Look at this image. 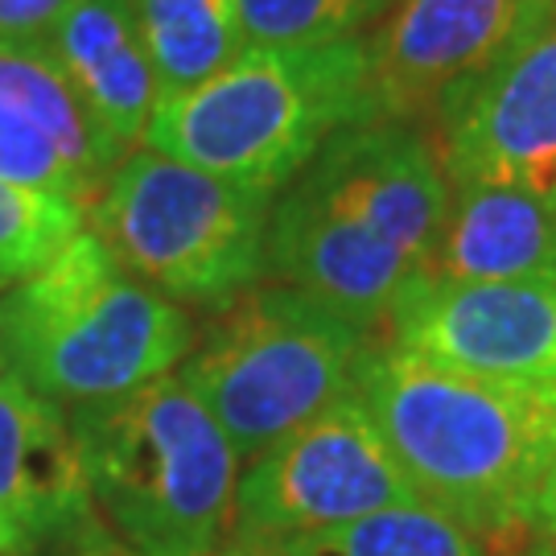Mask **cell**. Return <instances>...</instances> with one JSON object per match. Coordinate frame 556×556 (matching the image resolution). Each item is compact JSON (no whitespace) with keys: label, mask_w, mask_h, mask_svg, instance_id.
I'll list each match as a JSON object with an SVG mask.
<instances>
[{"label":"cell","mask_w":556,"mask_h":556,"mask_svg":"<svg viewBox=\"0 0 556 556\" xmlns=\"http://www.w3.org/2000/svg\"><path fill=\"white\" fill-rule=\"evenodd\" d=\"M66 417L96 511L128 556H211L231 540L243 457L178 371Z\"/></svg>","instance_id":"5"},{"label":"cell","mask_w":556,"mask_h":556,"mask_svg":"<svg viewBox=\"0 0 556 556\" xmlns=\"http://www.w3.org/2000/svg\"><path fill=\"white\" fill-rule=\"evenodd\" d=\"M194 334L178 301L132 277L87 227L38 273L0 289L4 371L62 413L174 376Z\"/></svg>","instance_id":"3"},{"label":"cell","mask_w":556,"mask_h":556,"mask_svg":"<svg viewBox=\"0 0 556 556\" xmlns=\"http://www.w3.org/2000/svg\"><path fill=\"white\" fill-rule=\"evenodd\" d=\"M83 231L75 202L0 178V289L38 273Z\"/></svg>","instance_id":"18"},{"label":"cell","mask_w":556,"mask_h":556,"mask_svg":"<svg viewBox=\"0 0 556 556\" xmlns=\"http://www.w3.org/2000/svg\"><path fill=\"white\" fill-rule=\"evenodd\" d=\"M556 21V0H392L367 34L371 119L438 140L523 46Z\"/></svg>","instance_id":"8"},{"label":"cell","mask_w":556,"mask_h":556,"mask_svg":"<svg viewBox=\"0 0 556 556\" xmlns=\"http://www.w3.org/2000/svg\"><path fill=\"white\" fill-rule=\"evenodd\" d=\"M132 13L161 96L199 87L248 46L239 0H132Z\"/></svg>","instance_id":"15"},{"label":"cell","mask_w":556,"mask_h":556,"mask_svg":"<svg viewBox=\"0 0 556 556\" xmlns=\"http://www.w3.org/2000/svg\"><path fill=\"white\" fill-rule=\"evenodd\" d=\"M273 199L140 144L87 206L103 248L178 305H219L268 273Z\"/></svg>","instance_id":"7"},{"label":"cell","mask_w":556,"mask_h":556,"mask_svg":"<svg viewBox=\"0 0 556 556\" xmlns=\"http://www.w3.org/2000/svg\"><path fill=\"white\" fill-rule=\"evenodd\" d=\"M433 144L450 186H511L556 206V21L478 87Z\"/></svg>","instance_id":"12"},{"label":"cell","mask_w":556,"mask_h":556,"mask_svg":"<svg viewBox=\"0 0 556 556\" xmlns=\"http://www.w3.org/2000/svg\"><path fill=\"white\" fill-rule=\"evenodd\" d=\"M0 556H29V544L21 536V528L4 516H0Z\"/></svg>","instance_id":"22"},{"label":"cell","mask_w":556,"mask_h":556,"mask_svg":"<svg viewBox=\"0 0 556 556\" xmlns=\"http://www.w3.org/2000/svg\"><path fill=\"white\" fill-rule=\"evenodd\" d=\"M0 516L21 528L29 556H128L96 511L71 417L4 367Z\"/></svg>","instance_id":"11"},{"label":"cell","mask_w":556,"mask_h":556,"mask_svg":"<svg viewBox=\"0 0 556 556\" xmlns=\"http://www.w3.org/2000/svg\"><path fill=\"white\" fill-rule=\"evenodd\" d=\"M371 119L367 38L243 46L190 91L161 96L144 144L248 190L280 194L321 144Z\"/></svg>","instance_id":"4"},{"label":"cell","mask_w":556,"mask_h":556,"mask_svg":"<svg viewBox=\"0 0 556 556\" xmlns=\"http://www.w3.org/2000/svg\"><path fill=\"white\" fill-rule=\"evenodd\" d=\"M413 498L417 491L371 413L358 396H346L273 450L248 457L227 544H285Z\"/></svg>","instance_id":"9"},{"label":"cell","mask_w":556,"mask_h":556,"mask_svg":"<svg viewBox=\"0 0 556 556\" xmlns=\"http://www.w3.org/2000/svg\"><path fill=\"white\" fill-rule=\"evenodd\" d=\"M441 280H556V206L511 186H454Z\"/></svg>","instance_id":"14"},{"label":"cell","mask_w":556,"mask_h":556,"mask_svg":"<svg viewBox=\"0 0 556 556\" xmlns=\"http://www.w3.org/2000/svg\"><path fill=\"white\" fill-rule=\"evenodd\" d=\"M388 342L470 376L556 388V280L425 277L396 305Z\"/></svg>","instance_id":"10"},{"label":"cell","mask_w":556,"mask_h":556,"mask_svg":"<svg viewBox=\"0 0 556 556\" xmlns=\"http://www.w3.org/2000/svg\"><path fill=\"white\" fill-rule=\"evenodd\" d=\"M376 346V334L334 305L277 280L219 301L178 379L219 420L236 454L256 457L355 396Z\"/></svg>","instance_id":"6"},{"label":"cell","mask_w":556,"mask_h":556,"mask_svg":"<svg viewBox=\"0 0 556 556\" xmlns=\"http://www.w3.org/2000/svg\"><path fill=\"white\" fill-rule=\"evenodd\" d=\"M516 556H553V553H544L536 540H528V536H519V553Z\"/></svg>","instance_id":"24"},{"label":"cell","mask_w":556,"mask_h":556,"mask_svg":"<svg viewBox=\"0 0 556 556\" xmlns=\"http://www.w3.org/2000/svg\"><path fill=\"white\" fill-rule=\"evenodd\" d=\"M528 540H536L544 553L556 556V457L544 475V486L536 495V507H532V523H528Z\"/></svg>","instance_id":"21"},{"label":"cell","mask_w":556,"mask_h":556,"mask_svg":"<svg viewBox=\"0 0 556 556\" xmlns=\"http://www.w3.org/2000/svg\"><path fill=\"white\" fill-rule=\"evenodd\" d=\"M211 556H277L273 548H260V544H223L219 553Z\"/></svg>","instance_id":"23"},{"label":"cell","mask_w":556,"mask_h":556,"mask_svg":"<svg viewBox=\"0 0 556 556\" xmlns=\"http://www.w3.org/2000/svg\"><path fill=\"white\" fill-rule=\"evenodd\" d=\"M46 46L108 157L124 161L140 149L161 91L132 0H75Z\"/></svg>","instance_id":"13"},{"label":"cell","mask_w":556,"mask_h":556,"mask_svg":"<svg viewBox=\"0 0 556 556\" xmlns=\"http://www.w3.org/2000/svg\"><path fill=\"white\" fill-rule=\"evenodd\" d=\"M392 0H239L248 46H326L376 29Z\"/></svg>","instance_id":"17"},{"label":"cell","mask_w":556,"mask_h":556,"mask_svg":"<svg viewBox=\"0 0 556 556\" xmlns=\"http://www.w3.org/2000/svg\"><path fill=\"white\" fill-rule=\"evenodd\" d=\"M454 186L429 132L363 119L273 199L268 277L305 289L363 330H388L396 305L433 277Z\"/></svg>","instance_id":"1"},{"label":"cell","mask_w":556,"mask_h":556,"mask_svg":"<svg viewBox=\"0 0 556 556\" xmlns=\"http://www.w3.org/2000/svg\"><path fill=\"white\" fill-rule=\"evenodd\" d=\"M0 178L75 202L87 215V194H83L79 178L71 174V165L54 149V140L4 100H0Z\"/></svg>","instance_id":"19"},{"label":"cell","mask_w":556,"mask_h":556,"mask_svg":"<svg viewBox=\"0 0 556 556\" xmlns=\"http://www.w3.org/2000/svg\"><path fill=\"white\" fill-rule=\"evenodd\" d=\"M355 396L420 503L482 540L528 536L556 457V388L470 376L376 346Z\"/></svg>","instance_id":"2"},{"label":"cell","mask_w":556,"mask_h":556,"mask_svg":"<svg viewBox=\"0 0 556 556\" xmlns=\"http://www.w3.org/2000/svg\"><path fill=\"white\" fill-rule=\"evenodd\" d=\"M277 556H491L486 540L429 503H396L326 532L293 536L285 544H260Z\"/></svg>","instance_id":"16"},{"label":"cell","mask_w":556,"mask_h":556,"mask_svg":"<svg viewBox=\"0 0 556 556\" xmlns=\"http://www.w3.org/2000/svg\"><path fill=\"white\" fill-rule=\"evenodd\" d=\"M75 0H0V41H46Z\"/></svg>","instance_id":"20"}]
</instances>
